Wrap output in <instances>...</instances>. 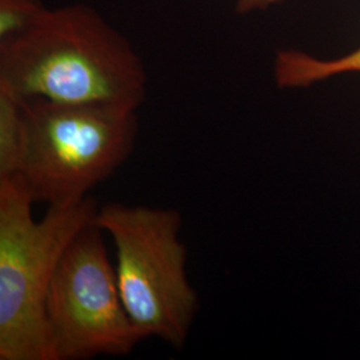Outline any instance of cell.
<instances>
[{
  "label": "cell",
  "mask_w": 360,
  "mask_h": 360,
  "mask_svg": "<svg viewBox=\"0 0 360 360\" xmlns=\"http://www.w3.org/2000/svg\"><path fill=\"white\" fill-rule=\"evenodd\" d=\"M284 0H236V13H248L254 11H264Z\"/></svg>",
  "instance_id": "9c48e42d"
},
{
  "label": "cell",
  "mask_w": 360,
  "mask_h": 360,
  "mask_svg": "<svg viewBox=\"0 0 360 360\" xmlns=\"http://www.w3.org/2000/svg\"><path fill=\"white\" fill-rule=\"evenodd\" d=\"M349 72H360V47L328 60L297 50H284L278 52L274 63V77L281 89H306L318 82Z\"/></svg>",
  "instance_id": "8992f818"
},
{
  "label": "cell",
  "mask_w": 360,
  "mask_h": 360,
  "mask_svg": "<svg viewBox=\"0 0 360 360\" xmlns=\"http://www.w3.org/2000/svg\"><path fill=\"white\" fill-rule=\"evenodd\" d=\"M26 139V99L0 84V179L19 175Z\"/></svg>",
  "instance_id": "52a82bcc"
},
{
  "label": "cell",
  "mask_w": 360,
  "mask_h": 360,
  "mask_svg": "<svg viewBox=\"0 0 360 360\" xmlns=\"http://www.w3.org/2000/svg\"><path fill=\"white\" fill-rule=\"evenodd\" d=\"M34 203L19 176L0 179V360H53L49 288L67 247L99 207L89 196L49 206L37 220Z\"/></svg>",
  "instance_id": "7a4b0ae2"
},
{
  "label": "cell",
  "mask_w": 360,
  "mask_h": 360,
  "mask_svg": "<svg viewBox=\"0 0 360 360\" xmlns=\"http://www.w3.org/2000/svg\"><path fill=\"white\" fill-rule=\"evenodd\" d=\"M0 84L23 99L139 108L147 72L129 40L86 4L47 8L25 32L0 40Z\"/></svg>",
  "instance_id": "6da1fadb"
},
{
  "label": "cell",
  "mask_w": 360,
  "mask_h": 360,
  "mask_svg": "<svg viewBox=\"0 0 360 360\" xmlns=\"http://www.w3.org/2000/svg\"><path fill=\"white\" fill-rule=\"evenodd\" d=\"M138 108L26 99L27 139L19 176L34 202L70 206L123 166L138 136Z\"/></svg>",
  "instance_id": "3957f363"
},
{
  "label": "cell",
  "mask_w": 360,
  "mask_h": 360,
  "mask_svg": "<svg viewBox=\"0 0 360 360\" xmlns=\"http://www.w3.org/2000/svg\"><path fill=\"white\" fill-rule=\"evenodd\" d=\"M46 10L41 0H0V40L25 32Z\"/></svg>",
  "instance_id": "ba28073f"
},
{
  "label": "cell",
  "mask_w": 360,
  "mask_h": 360,
  "mask_svg": "<svg viewBox=\"0 0 360 360\" xmlns=\"http://www.w3.org/2000/svg\"><path fill=\"white\" fill-rule=\"evenodd\" d=\"M103 235L91 221L53 274L46 299L53 360L126 356L144 339L124 309Z\"/></svg>",
  "instance_id": "5b68a950"
},
{
  "label": "cell",
  "mask_w": 360,
  "mask_h": 360,
  "mask_svg": "<svg viewBox=\"0 0 360 360\" xmlns=\"http://www.w3.org/2000/svg\"><path fill=\"white\" fill-rule=\"evenodd\" d=\"M94 220L114 242L119 292L143 338L184 347L199 296L187 276L179 211L110 202L98 207Z\"/></svg>",
  "instance_id": "277c9868"
}]
</instances>
